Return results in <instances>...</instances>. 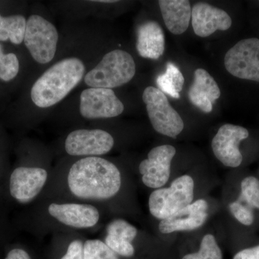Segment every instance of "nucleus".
Wrapping results in <instances>:
<instances>
[{"label": "nucleus", "mask_w": 259, "mask_h": 259, "mask_svg": "<svg viewBox=\"0 0 259 259\" xmlns=\"http://www.w3.org/2000/svg\"><path fill=\"white\" fill-rule=\"evenodd\" d=\"M176 149L170 145L153 148L148 158L139 165V171L146 187L159 189L166 185L171 175V161Z\"/></svg>", "instance_id": "11"}, {"label": "nucleus", "mask_w": 259, "mask_h": 259, "mask_svg": "<svg viewBox=\"0 0 259 259\" xmlns=\"http://www.w3.org/2000/svg\"><path fill=\"white\" fill-rule=\"evenodd\" d=\"M5 259H31L26 251L20 248L10 250Z\"/></svg>", "instance_id": "30"}, {"label": "nucleus", "mask_w": 259, "mask_h": 259, "mask_svg": "<svg viewBox=\"0 0 259 259\" xmlns=\"http://www.w3.org/2000/svg\"><path fill=\"white\" fill-rule=\"evenodd\" d=\"M191 18L194 33L201 37H208L217 30H228L232 25V19L225 10L208 3L194 5Z\"/></svg>", "instance_id": "13"}, {"label": "nucleus", "mask_w": 259, "mask_h": 259, "mask_svg": "<svg viewBox=\"0 0 259 259\" xmlns=\"http://www.w3.org/2000/svg\"><path fill=\"white\" fill-rule=\"evenodd\" d=\"M165 35L156 21H146L137 30L136 49L141 57L157 60L165 50Z\"/></svg>", "instance_id": "17"}, {"label": "nucleus", "mask_w": 259, "mask_h": 259, "mask_svg": "<svg viewBox=\"0 0 259 259\" xmlns=\"http://www.w3.org/2000/svg\"><path fill=\"white\" fill-rule=\"evenodd\" d=\"M47 178V171L44 168L18 167L10 176V194L20 203L31 202L44 188Z\"/></svg>", "instance_id": "12"}, {"label": "nucleus", "mask_w": 259, "mask_h": 259, "mask_svg": "<svg viewBox=\"0 0 259 259\" xmlns=\"http://www.w3.org/2000/svg\"><path fill=\"white\" fill-rule=\"evenodd\" d=\"M49 212L59 222L75 228H92L100 219L98 209L90 204L52 203Z\"/></svg>", "instance_id": "15"}, {"label": "nucleus", "mask_w": 259, "mask_h": 259, "mask_svg": "<svg viewBox=\"0 0 259 259\" xmlns=\"http://www.w3.org/2000/svg\"><path fill=\"white\" fill-rule=\"evenodd\" d=\"M83 259H118L106 243L100 240H88L83 245Z\"/></svg>", "instance_id": "22"}, {"label": "nucleus", "mask_w": 259, "mask_h": 259, "mask_svg": "<svg viewBox=\"0 0 259 259\" xmlns=\"http://www.w3.org/2000/svg\"><path fill=\"white\" fill-rule=\"evenodd\" d=\"M156 82L162 93L167 94L173 98L179 99L185 83V77L176 65L168 62L166 65V72L158 76Z\"/></svg>", "instance_id": "20"}, {"label": "nucleus", "mask_w": 259, "mask_h": 259, "mask_svg": "<svg viewBox=\"0 0 259 259\" xmlns=\"http://www.w3.org/2000/svg\"><path fill=\"white\" fill-rule=\"evenodd\" d=\"M194 189L193 179L189 175L178 177L168 188L156 189L148 199L150 212L161 221L169 218L192 203Z\"/></svg>", "instance_id": "4"}, {"label": "nucleus", "mask_w": 259, "mask_h": 259, "mask_svg": "<svg viewBox=\"0 0 259 259\" xmlns=\"http://www.w3.org/2000/svg\"><path fill=\"white\" fill-rule=\"evenodd\" d=\"M136 74V64L128 53L110 51L86 74L84 81L91 88L112 89L129 82Z\"/></svg>", "instance_id": "3"}, {"label": "nucleus", "mask_w": 259, "mask_h": 259, "mask_svg": "<svg viewBox=\"0 0 259 259\" xmlns=\"http://www.w3.org/2000/svg\"><path fill=\"white\" fill-rule=\"evenodd\" d=\"M59 40L57 30L52 23L40 15H32L26 24L24 42L37 62H50L56 54Z\"/></svg>", "instance_id": "6"}, {"label": "nucleus", "mask_w": 259, "mask_h": 259, "mask_svg": "<svg viewBox=\"0 0 259 259\" xmlns=\"http://www.w3.org/2000/svg\"><path fill=\"white\" fill-rule=\"evenodd\" d=\"M233 259H259V245L241 250Z\"/></svg>", "instance_id": "29"}, {"label": "nucleus", "mask_w": 259, "mask_h": 259, "mask_svg": "<svg viewBox=\"0 0 259 259\" xmlns=\"http://www.w3.org/2000/svg\"><path fill=\"white\" fill-rule=\"evenodd\" d=\"M61 259H83V245L81 241L76 240L68 247L66 254Z\"/></svg>", "instance_id": "28"}, {"label": "nucleus", "mask_w": 259, "mask_h": 259, "mask_svg": "<svg viewBox=\"0 0 259 259\" xmlns=\"http://www.w3.org/2000/svg\"><path fill=\"white\" fill-rule=\"evenodd\" d=\"M117 1H114V0H112V1H110V0H107V1H98V3H116Z\"/></svg>", "instance_id": "31"}, {"label": "nucleus", "mask_w": 259, "mask_h": 259, "mask_svg": "<svg viewBox=\"0 0 259 259\" xmlns=\"http://www.w3.org/2000/svg\"><path fill=\"white\" fill-rule=\"evenodd\" d=\"M248 136V130L241 126L232 124L221 126L212 141L214 156L224 166L232 168L239 166L243 161L239 145Z\"/></svg>", "instance_id": "10"}, {"label": "nucleus", "mask_w": 259, "mask_h": 259, "mask_svg": "<svg viewBox=\"0 0 259 259\" xmlns=\"http://www.w3.org/2000/svg\"><path fill=\"white\" fill-rule=\"evenodd\" d=\"M107 235H112L132 243L138 234L136 227L127 221L117 219L112 221L107 228Z\"/></svg>", "instance_id": "25"}, {"label": "nucleus", "mask_w": 259, "mask_h": 259, "mask_svg": "<svg viewBox=\"0 0 259 259\" xmlns=\"http://www.w3.org/2000/svg\"><path fill=\"white\" fill-rule=\"evenodd\" d=\"M190 102L205 113L212 112V105L221 97L215 80L203 69L194 71V81L188 92Z\"/></svg>", "instance_id": "16"}, {"label": "nucleus", "mask_w": 259, "mask_h": 259, "mask_svg": "<svg viewBox=\"0 0 259 259\" xmlns=\"http://www.w3.org/2000/svg\"><path fill=\"white\" fill-rule=\"evenodd\" d=\"M182 259H223V253L214 236L205 235L196 253L185 255Z\"/></svg>", "instance_id": "21"}, {"label": "nucleus", "mask_w": 259, "mask_h": 259, "mask_svg": "<svg viewBox=\"0 0 259 259\" xmlns=\"http://www.w3.org/2000/svg\"><path fill=\"white\" fill-rule=\"evenodd\" d=\"M19 61L14 54L3 53V46L0 44V79L9 81L18 74Z\"/></svg>", "instance_id": "23"}, {"label": "nucleus", "mask_w": 259, "mask_h": 259, "mask_svg": "<svg viewBox=\"0 0 259 259\" xmlns=\"http://www.w3.org/2000/svg\"><path fill=\"white\" fill-rule=\"evenodd\" d=\"M84 72V64L76 58L56 63L34 83L31 90L32 102L42 108L56 105L80 82Z\"/></svg>", "instance_id": "2"}, {"label": "nucleus", "mask_w": 259, "mask_h": 259, "mask_svg": "<svg viewBox=\"0 0 259 259\" xmlns=\"http://www.w3.org/2000/svg\"><path fill=\"white\" fill-rule=\"evenodd\" d=\"M68 185L71 193L79 198H111L120 190V172L112 162L90 156L72 165L68 175Z\"/></svg>", "instance_id": "1"}, {"label": "nucleus", "mask_w": 259, "mask_h": 259, "mask_svg": "<svg viewBox=\"0 0 259 259\" xmlns=\"http://www.w3.org/2000/svg\"><path fill=\"white\" fill-rule=\"evenodd\" d=\"M79 110L85 118H111L122 113L124 105L111 89L90 88L81 94Z\"/></svg>", "instance_id": "8"}, {"label": "nucleus", "mask_w": 259, "mask_h": 259, "mask_svg": "<svg viewBox=\"0 0 259 259\" xmlns=\"http://www.w3.org/2000/svg\"><path fill=\"white\" fill-rule=\"evenodd\" d=\"M114 143L111 135L102 130H76L66 138L65 149L71 156H100L110 152Z\"/></svg>", "instance_id": "9"}, {"label": "nucleus", "mask_w": 259, "mask_h": 259, "mask_svg": "<svg viewBox=\"0 0 259 259\" xmlns=\"http://www.w3.org/2000/svg\"><path fill=\"white\" fill-rule=\"evenodd\" d=\"M225 67L230 74L241 79L259 82V39H243L226 53Z\"/></svg>", "instance_id": "7"}, {"label": "nucleus", "mask_w": 259, "mask_h": 259, "mask_svg": "<svg viewBox=\"0 0 259 259\" xmlns=\"http://www.w3.org/2000/svg\"><path fill=\"white\" fill-rule=\"evenodd\" d=\"M230 210L238 222L244 226H249L254 221V215L249 207L241 203L240 201L230 204Z\"/></svg>", "instance_id": "27"}, {"label": "nucleus", "mask_w": 259, "mask_h": 259, "mask_svg": "<svg viewBox=\"0 0 259 259\" xmlns=\"http://www.w3.org/2000/svg\"><path fill=\"white\" fill-rule=\"evenodd\" d=\"M208 204L198 199L166 219L162 220L158 228L163 234L177 231H193L202 226L207 220Z\"/></svg>", "instance_id": "14"}, {"label": "nucleus", "mask_w": 259, "mask_h": 259, "mask_svg": "<svg viewBox=\"0 0 259 259\" xmlns=\"http://www.w3.org/2000/svg\"><path fill=\"white\" fill-rule=\"evenodd\" d=\"M27 21L20 15L2 17L0 15V41L10 40L19 45L24 40Z\"/></svg>", "instance_id": "19"}, {"label": "nucleus", "mask_w": 259, "mask_h": 259, "mask_svg": "<svg viewBox=\"0 0 259 259\" xmlns=\"http://www.w3.org/2000/svg\"><path fill=\"white\" fill-rule=\"evenodd\" d=\"M158 5L166 28L175 35L186 32L192 18V8L188 0H160Z\"/></svg>", "instance_id": "18"}, {"label": "nucleus", "mask_w": 259, "mask_h": 259, "mask_svg": "<svg viewBox=\"0 0 259 259\" xmlns=\"http://www.w3.org/2000/svg\"><path fill=\"white\" fill-rule=\"evenodd\" d=\"M241 198L250 207L259 209V181L253 177H248L241 182Z\"/></svg>", "instance_id": "24"}, {"label": "nucleus", "mask_w": 259, "mask_h": 259, "mask_svg": "<svg viewBox=\"0 0 259 259\" xmlns=\"http://www.w3.org/2000/svg\"><path fill=\"white\" fill-rule=\"evenodd\" d=\"M105 243L109 248L117 254L124 257H132L135 253V248L132 243L118 238V237L107 235Z\"/></svg>", "instance_id": "26"}, {"label": "nucleus", "mask_w": 259, "mask_h": 259, "mask_svg": "<svg viewBox=\"0 0 259 259\" xmlns=\"http://www.w3.org/2000/svg\"><path fill=\"white\" fill-rule=\"evenodd\" d=\"M149 120L158 134L177 139L185 127L182 117L159 89L148 87L143 94Z\"/></svg>", "instance_id": "5"}]
</instances>
